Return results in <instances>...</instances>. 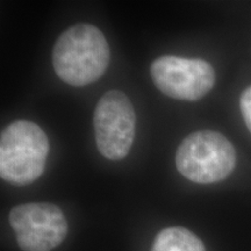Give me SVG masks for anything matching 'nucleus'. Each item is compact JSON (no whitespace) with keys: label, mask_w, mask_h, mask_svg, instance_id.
Masks as SVG:
<instances>
[{"label":"nucleus","mask_w":251,"mask_h":251,"mask_svg":"<svg viewBox=\"0 0 251 251\" xmlns=\"http://www.w3.org/2000/svg\"><path fill=\"white\" fill-rule=\"evenodd\" d=\"M109 47L103 34L89 24H78L56 41L52 64L57 76L71 86L99 79L108 67Z\"/></svg>","instance_id":"obj_1"},{"label":"nucleus","mask_w":251,"mask_h":251,"mask_svg":"<svg viewBox=\"0 0 251 251\" xmlns=\"http://www.w3.org/2000/svg\"><path fill=\"white\" fill-rule=\"evenodd\" d=\"M178 171L198 184L226 179L236 165V151L222 134L201 130L188 135L176 153Z\"/></svg>","instance_id":"obj_3"},{"label":"nucleus","mask_w":251,"mask_h":251,"mask_svg":"<svg viewBox=\"0 0 251 251\" xmlns=\"http://www.w3.org/2000/svg\"><path fill=\"white\" fill-rule=\"evenodd\" d=\"M49 152L47 135L34 122H12L0 137V176L15 186H26L42 175Z\"/></svg>","instance_id":"obj_2"},{"label":"nucleus","mask_w":251,"mask_h":251,"mask_svg":"<svg viewBox=\"0 0 251 251\" xmlns=\"http://www.w3.org/2000/svg\"><path fill=\"white\" fill-rule=\"evenodd\" d=\"M8 219L19 247L24 251H51L64 241L68 233L63 212L49 202L17 206Z\"/></svg>","instance_id":"obj_5"},{"label":"nucleus","mask_w":251,"mask_h":251,"mask_svg":"<svg viewBox=\"0 0 251 251\" xmlns=\"http://www.w3.org/2000/svg\"><path fill=\"white\" fill-rule=\"evenodd\" d=\"M94 134L100 153L119 161L129 152L135 139L136 115L129 98L112 90L100 98L94 109Z\"/></svg>","instance_id":"obj_4"},{"label":"nucleus","mask_w":251,"mask_h":251,"mask_svg":"<svg viewBox=\"0 0 251 251\" xmlns=\"http://www.w3.org/2000/svg\"><path fill=\"white\" fill-rule=\"evenodd\" d=\"M240 107L242 112L244 122L251 133V86L243 91L240 99Z\"/></svg>","instance_id":"obj_8"},{"label":"nucleus","mask_w":251,"mask_h":251,"mask_svg":"<svg viewBox=\"0 0 251 251\" xmlns=\"http://www.w3.org/2000/svg\"><path fill=\"white\" fill-rule=\"evenodd\" d=\"M150 74L165 96L186 101L202 98L215 83L214 69L203 59L162 56L152 62Z\"/></svg>","instance_id":"obj_6"},{"label":"nucleus","mask_w":251,"mask_h":251,"mask_svg":"<svg viewBox=\"0 0 251 251\" xmlns=\"http://www.w3.org/2000/svg\"><path fill=\"white\" fill-rule=\"evenodd\" d=\"M151 251H206L197 235L183 227H171L156 236Z\"/></svg>","instance_id":"obj_7"}]
</instances>
